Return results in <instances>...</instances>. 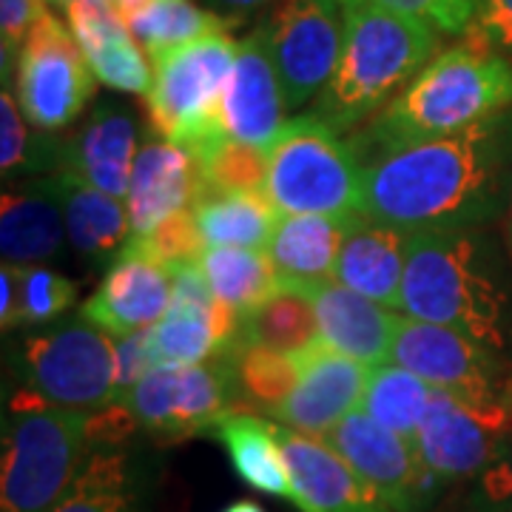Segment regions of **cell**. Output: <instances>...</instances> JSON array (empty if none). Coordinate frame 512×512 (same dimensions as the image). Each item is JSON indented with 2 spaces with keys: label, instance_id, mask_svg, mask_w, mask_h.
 <instances>
[{
  "label": "cell",
  "instance_id": "5bb4252c",
  "mask_svg": "<svg viewBox=\"0 0 512 512\" xmlns=\"http://www.w3.org/2000/svg\"><path fill=\"white\" fill-rule=\"evenodd\" d=\"M325 441L382 495L393 512L424 510L441 481L421 464L410 441L370 419L365 410L348 413Z\"/></svg>",
  "mask_w": 512,
  "mask_h": 512
},
{
  "label": "cell",
  "instance_id": "30bf717a",
  "mask_svg": "<svg viewBox=\"0 0 512 512\" xmlns=\"http://www.w3.org/2000/svg\"><path fill=\"white\" fill-rule=\"evenodd\" d=\"M94 72L72 29L46 12L18 52L15 97L37 131H63L83 114L94 94Z\"/></svg>",
  "mask_w": 512,
  "mask_h": 512
},
{
  "label": "cell",
  "instance_id": "4316f807",
  "mask_svg": "<svg viewBox=\"0 0 512 512\" xmlns=\"http://www.w3.org/2000/svg\"><path fill=\"white\" fill-rule=\"evenodd\" d=\"M208 436L220 441L242 484L256 493L291 501V476L276 441V424L248 410H228Z\"/></svg>",
  "mask_w": 512,
  "mask_h": 512
},
{
  "label": "cell",
  "instance_id": "2e32d148",
  "mask_svg": "<svg viewBox=\"0 0 512 512\" xmlns=\"http://www.w3.org/2000/svg\"><path fill=\"white\" fill-rule=\"evenodd\" d=\"M276 441L291 476V504L299 512H393L325 439L276 421Z\"/></svg>",
  "mask_w": 512,
  "mask_h": 512
},
{
  "label": "cell",
  "instance_id": "7dc6e473",
  "mask_svg": "<svg viewBox=\"0 0 512 512\" xmlns=\"http://www.w3.org/2000/svg\"><path fill=\"white\" fill-rule=\"evenodd\" d=\"M220 512H265V510H262V504H256V501H251V498H239V501L228 504V507Z\"/></svg>",
  "mask_w": 512,
  "mask_h": 512
},
{
  "label": "cell",
  "instance_id": "44dd1931",
  "mask_svg": "<svg viewBox=\"0 0 512 512\" xmlns=\"http://www.w3.org/2000/svg\"><path fill=\"white\" fill-rule=\"evenodd\" d=\"M69 29L92 66L94 77L114 92L148 94L154 74L143 49L111 0H74L66 9Z\"/></svg>",
  "mask_w": 512,
  "mask_h": 512
},
{
  "label": "cell",
  "instance_id": "7bdbcfd3",
  "mask_svg": "<svg viewBox=\"0 0 512 512\" xmlns=\"http://www.w3.org/2000/svg\"><path fill=\"white\" fill-rule=\"evenodd\" d=\"M498 52L512 55V0H478V15L473 23Z\"/></svg>",
  "mask_w": 512,
  "mask_h": 512
},
{
  "label": "cell",
  "instance_id": "1f68e13d",
  "mask_svg": "<svg viewBox=\"0 0 512 512\" xmlns=\"http://www.w3.org/2000/svg\"><path fill=\"white\" fill-rule=\"evenodd\" d=\"M126 23L131 35L137 37V43L154 60L202 37L228 35L237 18H225L220 12L200 9L191 0H151L140 15H134Z\"/></svg>",
  "mask_w": 512,
  "mask_h": 512
},
{
  "label": "cell",
  "instance_id": "603a6c76",
  "mask_svg": "<svg viewBox=\"0 0 512 512\" xmlns=\"http://www.w3.org/2000/svg\"><path fill=\"white\" fill-rule=\"evenodd\" d=\"M66 211L60 180L43 177L0 202V254L9 265H40L60 254Z\"/></svg>",
  "mask_w": 512,
  "mask_h": 512
},
{
  "label": "cell",
  "instance_id": "ee69618b",
  "mask_svg": "<svg viewBox=\"0 0 512 512\" xmlns=\"http://www.w3.org/2000/svg\"><path fill=\"white\" fill-rule=\"evenodd\" d=\"M18 308H20V282L18 268L3 262L0 271V328L3 333L18 330Z\"/></svg>",
  "mask_w": 512,
  "mask_h": 512
},
{
  "label": "cell",
  "instance_id": "d4e9b609",
  "mask_svg": "<svg viewBox=\"0 0 512 512\" xmlns=\"http://www.w3.org/2000/svg\"><path fill=\"white\" fill-rule=\"evenodd\" d=\"M410 234L359 220L345 237L333 279L384 308H402V282Z\"/></svg>",
  "mask_w": 512,
  "mask_h": 512
},
{
  "label": "cell",
  "instance_id": "3957f363",
  "mask_svg": "<svg viewBox=\"0 0 512 512\" xmlns=\"http://www.w3.org/2000/svg\"><path fill=\"white\" fill-rule=\"evenodd\" d=\"M345 43L313 114L333 131H353L387 109L439 52V32L376 0H342Z\"/></svg>",
  "mask_w": 512,
  "mask_h": 512
},
{
  "label": "cell",
  "instance_id": "f546056e",
  "mask_svg": "<svg viewBox=\"0 0 512 512\" xmlns=\"http://www.w3.org/2000/svg\"><path fill=\"white\" fill-rule=\"evenodd\" d=\"M200 268L214 296L242 319L251 316L274 293L282 291V276L276 274L271 256L262 251L208 245L200 259Z\"/></svg>",
  "mask_w": 512,
  "mask_h": 512
},
{
  "label": "cell",
  "instance_id": "f907efd6",
  "mask_svg": "<svg viewBox=\"0 0 512 512\" xmlns=\"http://www.w3.org/2000/svg\"><path fill=\"white\" fill-rule=\"evenodd\" d=\"M481 512H512V507H484Z\"/></svg>",
  "mask_w": 512,
  "mask_h": 512
},
{
  "label": "cell",
  "instance_id": "83f0119b",
  "mask_svg": "<svg viewBox=\"0 0 512 512\" xmlns=\"http://www.w3.org/2000/svg\"><path fill=\"white\" fill-rule=\"evenodd\" d=\"M66 211V237L72 248L89 262L117 256L131 239L128 208L117 197L80 183L72 174H57Z\"/></svg>",
  "mask_w": 512,
  "mask_h": 512
},
{
  "label": "cell",
  "instance_id": "52a82bcc",
  "mask_svg": "<svg viewBox=\"0 0 512 512\" xmlns=\"http://www.w3.org/2000/svg\"><path fill=\"white\" fill-rule=\"evenodd\" d=\"M237 52L234 37L211 35L154 57V83L146 94L151 128L194 157L225 140L222 94Z\"/></svg>",
  "mask_w": 512,
  "mask_h": 512
},
{
  "label": "cell",
  "instance_id": "ffe728a7",
  "mask_svg": "<svg viewBox=\"0 0 512 512\" xmlns=\"http://www.w3.org/2000/svg\"><path fill=\"white\" fill-rule=\"evenodd\" d=\"M137 160L134 117L117 103H100L80 131L60 143L57 174H72L80 183L123 200Z\"/></svg>",
  "mask_w": 512,
  "mask_h": 512
},
{
  "label": "cell",
  "instance_id": "4dcf8cb0",
  "mask_svg": "<svg viewBox=\"0 0 512 512\" xmlns=\"http://www.w3.org/2000/svg\"><path fill=\"white\" fill-rule=\"evenodd\" d=\"M231 373L239 410H256L274 419L299 382V362L293 353H279L239 339L237 348L231 350Z\"/></svg>",
  "mask_w": 512,
  "mask_h": 512
},
{
  "label": "cell",
  "instance_id": "c3c4849f",
  "mask_svg": "<svg viewBox=\"0 0 512 512\" xmlns=\"http://www.w3.org/2000/svg\"><path fill=\"white\" fill-rule=\"evenodd\" d=\"M507 245H510V254H512V194H510V211H507Z\"/></svg>",
  "mask_w": 512,
  "mask_h": 512
},
{
  "label": "cell",
  "instance_id": "7a4b0ae2",
  "mask_svg": "<svg viewBox=\"0 0 512 512\" xmlns=\"http://www.w3.org/2000/svg\"><path fill=\"white\" fill-rule=\"evenodd\" d=\"M512 111V63L470 26L467 37L433 57L350 146L365 163L384 148L444 137Z\"/></svg>",
  "mask_w": 512,
  "mask_h": 512
},
{
  "label": "cell",
  "instance_id": "681fc988",
  "mask_svg": "<svg viewBox=\"0 0 512 512\" xmlns=\"http://www.w3.org/2000/svg\"><path fill=\"white\" fill-rule=\"evenodd\" d=\"M46 3H49V6H57V9H69L74 0H46Z\"/></svg>",
  "mask_w": 512,
  "mask_h": 512
},
{
  "label": "cell",
  "instance_id": "9c48e42d",
  "mask_svg": "<svg viewBox=\"0 0 512 512\" xmlns=\"http://www.w3.org/2000/svg\"><path fill=\"white\" fill-rule=\"evenodd\" d=\"M231 350L200 365L154 367L120 404H126L137 430L151 439L183 441L208 436L228 410H237Z\"/></svg>",
  "mask_w": 512,
  "mask_h": 512
},
{
  "label": "cell",
  "instance_id": "bcb514c9",
  "mask_svg": "<svg viewBox=\"0 0 512 512\" xmlns=\"http://www.w3.org/2000/svg\"><path fill=\"white\" fill-rule=\"evenodd\" d=\"M111 3H114V9H117L120 18L131 20L134 15H140L151 0H111Z\"/></svg>",
  "mask_w": 512,
  "mask_h": 512
},
{
  "label": "cell",
  "instance_id": "f6af8a7d",
  "mask_svg": "<svg viewBox=\"0 0 512 512\" xmlns=\"http://www.w3.org/2000/svg\"><path fill=\"white\" fill-rule=\"evenodd\" d=\"M220 12H231V18L237 15H245V12H254L259 6H268L274 0H211Z\"/></svg>",
  "mask_w": 512,
  "mask_h": 512
},
{
  "label": "cell",
  "instance_id": "9a60e30c",
  "mask_svg": "<svg viewBox=\"0 0 512 512\" xmlns=\"http://www.w3.org/2000/svg\"><path fill=\"white\" fill-rule=\"evenodd\" d=\"M293 356L299 362V382L274 413V421L325 439L348 413L359 410L373 367L333 350L322 336Z\"/></svg>",
  "mask_w": 512,
  "mask_h": 512
},
{
  "label": "cell",
  "instance_id": "8992f818",
  "mask_svg": "<svg viewBox=\"0 0 512 512\" xmlns=\"http://www.w3.org/2000/svg\"><path fill=\"white\" fill-rule=\"evenodd\" d=\"M265 197L282 217L322 214L365 220V163L313 111L293 117L268 148Z\"/></svg>",
  "mask_w": 512,
  "mask_h": 512
},
{
  "label": "cell",
  "instance_id": "e575fe53",
  "mask_svg": "<svg viewBox=\"0 0 512 512\" xmlns=\"http://www.w3.org/2000/svg\"><path fill=\"white\" fill-rule=\"evenodd\" d=\"M200 194H265L268 183V148L248 146L225 137L202 151ZM197 194V197H200Z\"/></svg>",
  "mask_w": 512,
  "mask_h": 512
},
{
  "label": "cell",
  "instance_id": "836d02e7",
  "mask_svg": "<svg viewBox=\"0 0 512 512\" xmlns=\"http://www.w3.org/2000/svg\"><path fill=\"white\" fill-rule=\"evenodd\" d=\"M319 339V319L313 302L291 285H282L268 302H262L251 316H245L242 342L279 350V353H299Z\"/></svg>",
  "mask_w": 512,
  "mask_h": 512
},
{
  "label": "cell",
  "instance_id": "6da1fadb",
  "mask_svg": "<svg viewBox=\"0 0 512 512\" xmlns=\"http://www.w3.org/2000/svg\"><path fill=\"white\" fill-rule=\"evenodd\" d=\"M512 111L365 160L362 217L404 234L478 228L512 194Z\"/></svg>",
  "mask_w": 512,
  "mask_h": 512
},
{
  "label": "cell",
  "instance_id": "cb8c5ba5",
  "mask_svg": "<svg viewBox=\"0 0 512 512\" xmlns=\"http://www.w3.org/2000/svg\"><path fill=\"white\" fill-rule=\"evenodd\" d=\"M148 464L126 444L94 447L52 512H148Z\"/></svg>",
  "mask_w": 512,
  "mask_h": 512
},
{
  "label": "cell",
  "instance_id": "74e56055",
  "mask_svg": "<svg viewBox=\"0 0 512 512\" xmlns=\"http://www.w3.org/2000/svg\"><path fill=\"white\" fill-rule=\"evenodd\" d=\"M20 282L18 328L49 325L77 302V285L46 265H15Z\"/></svg>",
  "mask_w": 512,
  "mask_h": 512
},
{
  "label": "cell",
  "instance_id": "4fadbf2b",
  "mask_svg": "<svg viewBox=\"0 0 512 512\" xmlns=\"http://www.w3.org/2000/svg\"><path fill=\"white\" fill-rule=\"evenodd\" d=\"M390 362L407 367L433 387L453 390L473 402L510 399V382L501 376V356L444 325L410 316L399 319Z\"/></svg>",
  "mask_w": 512,
  "mask_h": 512
},
{
  "label": "cell",
  "instance_id": "7402d4cb",
  "mask_svg": "<svg viewBox=\"0 0 512 512\" xmlns=\"http://www.w3.org/2000/svg\"><path fill=\"white\" fill-rule=\"evenodd\" d=\"M200 194V163L177 143H146L137 151L126 194L131 237L191 208Z\"/></svg>",
  "mask_w": 512,
  "mask_h": 512
},
{
  "label": "cell",
  "instance_id": "484cf974",
  "mask_svg": "<svg viewBox=\"0 0 512 512\" xmlns=\"http://www.w3.org/2000/svg\"><path fill=\"white\" fill-rule=\"evenodd\" d=\"M359 220H339L322 214H291L276 222L268 256L285 282L333 279L345 237Z\"/></svg>",
  "mask_w": 512,
  "mask_h": 512
},
{
  "label": "cell",
  "instance_id": "e0dca14e",
  "mask_svg": "<svg viewBox=\"0 0 512 512\" xmlns=\"http://www.w3.org/2000/svg\"><path fill=\"white\" fill-rule=\"evenodd\" d=\"M288 100L282 92V80L268 49V40L256 26L239 43L237 60L222 94V128L231 140L256 148H271L279 137Z\"/></svg>",
  "mask_w": 512,
  "mask_h": 512
},
{
  "label": "cell",
  "instance_id": "f35d334b",
  "mask_svg": "<svg viewBox=\"0 0 512 512\" xmlns=\"http://www.w3.org/2000/svg\"><path fill=\"white\" fill-rule=\"evenodd\" d=\"M376 3L421 18L444 35H467V29L476 23L478 15V0H376Z\"/></svg>",
  "mask_w": 512,
  "mask_h": 512
},
{
  "label": "cell",
  "instance_id": "ac0fdd59",
  "mask_svg": "<svg viewBox=\"0 0 512 512\" xmlns=\"http://www.w3.org/2000/svg\"><path fill=\"white\" fill-rule=\"evenodd\" d=\"M174 276L148 256L123 248L109 262L100 288L83 302V319L111 339L157 325L171 305Z\"/></svg>",
  "mask_w": 512,
  "mask_h": 512
},
{
  "label": "cell",
  "instance_id": "8fae6325",
  "mask_svg": "<svg viewBox=\"0 0 512 512\" xmlns=\"http://www.w3.org/2000/svg\"><path fill=\"white\" fill-rule=\"evenodd\" d=\"M268 40L288 109L319 97L339 66L345 43L342 0H279L259 23Z\"/></svg>",
  "mask_w": 512,
  "mask_h": 512
},
{
  "label": "cell",
  "instance_id": "7c38bea8",
  "mask_svg": "<svg viewBox=\"0 0 512 512\" xmlns=\"http://www.w3.org/2000/svg\"><path fill=\"white\" fill-rule=\"evenodd\" d=\"M512 430V404L473 402L453 390L433 387V399L416 436L421 464L441 481L481 476L493 464Z\"/></svg>",
  "mask_w": 512,
  "mask_h": 512
},
{
  "label": "cell",
  "instance_id": "816d5d0a",
  "mask_svg": "<svg viewBox=\"0 0 512 512\" xmlns=\"http://www.w3.org/2000/svg\"><path fill=\"white\" fill-rule=\"evenodd\" d=\"M510 404H512V376H510Z\"/></svg>",
  "mask_w": 512,
  "mask_h": 512
},
{
  "label": "cell",
  "instance_id": "d6a6232c",
  "mask_svg": "<svg viewBox=\"0 0 512 512\" xmlns=\"http://www.w3.org/2000/svg\"><path fill=\"white\" fill-rule=\"evenodd\" d=\"M433 399V384L419 379L407 367L387 362L370 370L362 410L370 419H376L382 427L399 433L402 439L416 444L424 413Z\"/></svg>",
  "mask_w": 512,
  "mask_h": 512
},
{
  "label": "cell",
  "instance_id": "b9f144b4",
  "mask_svg": "<svg viewBox=\"0 0 512 512\" xmlns=\"http://www.w3.org/2000/svg\"><path fill=\"white\" fill-rule=\"evenodd\" d=\"M478 478V501L484 507H512V430L498 458Z\"/></svg>",
  "mask_w": 512,
  "mask_h": 512
},
{
  "label": "cell",
  "instance_id": "277c9868",
  "mask_svg": "<svg viewBox=\"0 0 512 512\" xmlns=\"http://www.w3.org/2000/svg\"><path fill=\"white\" fill-rule=\"evenodd\" d=\"M402 311L410 319L458 330L498 356L507 348V291L476 228L410 234Z\"/></svg>",
  "mask_w": 512,
  "mask_h": 512
},
{
  "label": "cell",
  "instance_id": "ab89813d",
  "mask_svg": "<svg viewBox=\"0 0 512 512\" xmlns=\"http://www.w3.org/2000/svg\"><path fill=\"white\" fill-rule=\"evenodd\" d=\"M148 370H154L151 328L134 330L128 336L114 339V402H120Z\"/></svg>",
  "mask_w": 512,
  "mask_h": 512
},
{
  "label": "cell",
  "instance_id": "5b68a950",
  "mask_svg": "<svg viewBox=\"0 0 512 512\" xmlns=\"http://www.w3.org/2000/svg\"><path fill=\"white\" fill-rule=\"evenodd\" d=\"M3 424L0 512H52L97 447L92 413L57 407L20 387Z\"/></svg>",
  "mask_w": 512,
  "mask_h": 512
},
{
  "label": "cell",
  "instance_id": "8d00e7d4",
  "mask_svg": "<svg viewBox=\"0 0 512 512\" xmlns=\"http://www.w3.org/2000/svg\"><path fill=\"white\" fill-rule=\"evenodd\" d=\"M126 248L148 256L151 262H157L160 268L174 276V271H180L185 265H200L202 254H205V239H202L194 211L183 208L160 225H154L146 234L128 239Z\"/></svg>",
  "mask_w": 512,
  "mask_h": 512
},
{
  "label": "cell",
  "instance_id": "ba28073f",
  "mask_svg": "<svg viewBox=\"0 0 512 512\" xmlns=\"http://www.w3.org/2000/svg\"><path fill=\"white\" fill-rule=\"evenodd\" d=\"M15 370L20 387L46 404L86 413L114 404V339L86 319L29 336Z\"/></svg>",
  "mask_w": 512,
  "mask_h": 512
},
{
  "label": "cell",
  "instance_id": "d590c367",
  "mask_svg": "<svg viewBox=\"0 0 512 512\" xmlns=\"http://www.w3.org/2000/svg\"><path fill=\"white\" fill-rule=\"evenodd\" d=\"M46 131L32 134L29 120L20 111L18 97L9 94L3 86L0 94V171L3 177H20V174H37V171H57L60 143L43 137Z\"/></svg>",
  "mask_w": 512,
  "mask_h": 512
},
{
  "label": "cell",
  "instance_id": "d6986e66",
  "mask_svg": "<svg viewBox=\"0 0 512 512\" xmlns=\"http://www.w3.org/2000/svg\"><path fill=\"white\" fill-rule=\"evenodd\" d=\"M282 285L299 288L311 299L316 319H319V336L330 348L370 367L390 362L399 316H393L384 305L350 291L336 279H322V282H285L282 279Z\"/></svg>",
  "mask_w": 512,
  "mask_h": 512
},
{
  "label": "cell",
  "instance_id": "f1b7e54d",
  "mask_svg": "<svg viewBox=\"0 0 512 512\" xmlns=\"http://www.w3.org/2000/svg\"><path fill=\"white\" fill-rule=\"evenodd\" d=\"M205 245L268 251L279 211L265 194H200L191 205Z\"/></svg>",
  "mask_w": 512,
  "mask_h": 512
},
{
  "label": "cell",
  "instance_id": "60d3db41",
  "mask_svg": "<svg viewBox=\"0 0 512 512\" xmlns=\"http://www.w3.org/2000/svg\"><path fill=\"white\" fill-rule=\"evenodd\" d=\"M46 15V0H0L3 35V86H9V60L18 57L35 23Z\"/></svg>",
  "mask_w": 512,
  "mask_h": 512
}]
</instances>
